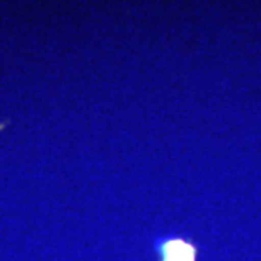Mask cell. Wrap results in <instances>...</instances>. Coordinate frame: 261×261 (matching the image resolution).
<instances>
[{
    "label": "cell",
    "mask_w": 261,
    "mask_h": 261,
    "mask_svg": "<svg viewBox=\"0 0 261 261\" xmlns=\"http://www.w3.org/2000/svg\"><path fill=\"white\" fill-rule=\"evenodd\" d=\"M157 261H199V244L178 233H160L152 240Z\"/></svg>",
    "instance_id": "1"
}]
</instances>
